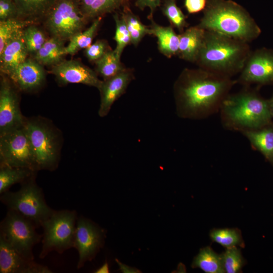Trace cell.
<instances>
[{
    "label": "cell",
    "mask_w": 273,
    "mask_h": 273,
    "mask_svg": "<svg viewBox=\"0 0 273 273\" xmlns=\"http://www.w3.org/2000/svg\"><path fill=\"white\" fill-rule=\"evenodd\" d=\"M46 17L53 37L62 40L70 39L82 31L86 19L77 0H56Z\"/></svg>",
    "instance_id": "9"
},
{
    "label": "cell",
    "mask_w": 273,
    "mask_h": 273,
    "mask_svg": "<svg viewBox=\"0 0 273 273\" xmlns=\"http://www.w3.org/2000/svg\"><path fill=\"white\" fill-rule=\"evenodd\" d=\"M219 112L223 127L240 132L260 128L272 123L268 100L250 86L230 93L223 101Z\"/></svg>",
    "instance_id": "2"
},
{
    "label": "cell",
    "mask_w": 273,
    "mask_h": 273,
    "mask_svg": "<svg viewBox=\"0 0 273 273\" xmlns=\"http://www.w3.org/2000/svg\"><path fill=\"white\" fill-rule=\"evenodd\" d=\"M108 265L106 263L104 264L100 269H99L97 271V272H108Z\"/></svg>",
    "instance_id": "40"
},
{
    "label": "cell",
    "mask_w": 273,
    "mask_h": 273,
    "mask_svg": "<svg viewBox=\"0 0 273 273\" xmlns=\"http://www.w3.org/2000/svg\"><path fill=\"white\" fill-rule=\"evenodd\" d=\"M62 84L81 83L100 88L103 81L90 68L76 60L61 61L50 71Z\"/></svg>",
    "instance_id": "14"
},
{
    "label": "cell",
    "mask_w": 273,
    "mask_h": 273,
    "mask_svg": "<svg viewBox=\"0 0 273 273\" xmlns=\"http://www.w3.org/2000/svg\"><path fill=\"white\" fill-rule=\"evenodd\" d=\"M97 0H77L80 8L83 15L90 6Z\"/></svg>",
    "instance_id": "39"
},
{
    "label": "cell",
    "mask_w": 273,
    "mask_h": 273,
    "mask_svg": "<svg viewBox=\"0 0 273 273\" xmlns=\"http://www.w3.org/2000/svg\"><path fill=\"white\" fill-rule=\"evenodd\" d=\"M105 236V230L95 222L83 216L78 217L73 245L78 253V269L95 257L103 246Z\"/></svg>",
    "instance_id": "11"
},
{
    "label": "cell",
    "mask_w": 273,
    "mask_h": 273,
    "mask_svg": "<svg viewBox=\"0 0 273 273\" xmlns=\"http://www.w3.org/2000/svg\"><path fill=\"white\" fill-rule=\"evenodd\" d=\"M162 0H136L135 4L141 10L148 7L152 16L156 9L160 6Z\"/></svg>",
    "instance_id": "38"
},
{
    "label": "cell",
    "mask_w": 273,
    "mask_h": 273,
    "mask_svg": "<svg viewBox=\"0 0 273 273\" xmlns=\"http://www.w3.org/2000/svg\"><path fill=\"white\" fill-rule=\"evenodd\" d=\"M36 171L30 169L1 166L0 167V194L9 191L13 185L25 181L34 176Z\"/></svg>",
    "instance_id": "25"
},
{
    "label": "cell",
    "mask_w": 273,
    "mask_h": 273,
    "mask_svg": "<svg viewBox=\"0 0 273 273\" xmlns=\"http://www.w3.org/2000/svg\"><path fill=\"white\" fill-rule=\"evenodd\" d=\"M0 161L1 166L37 171L24 125L0 135Z\"/></svg>",
    "instance_id": "10"
},
{
    "label": "cell",
    "mask_w": 273,
    "mask_h": 273,
    "mask_svg": "<svg viewBox=\"0 0 273 273\" xmlns=\"http://www.w3.org/2000/svg\"><path fill=\"white\" fill-rule=\"evenodd\" d=\"M106 44L103 40H98L85 49V55L90 61H97L107 52Z\"/></svg>",
    "instance_id": "35"
},
{
    "label": "cell",
    "mask_w": 273,
    "mask_h": 273,
    "mask_svg": "<svg viewBox=\"0 0 273 273\" xmlns=\"http://www.w3.org/2000/svg\"><path fill=\"white\" fill-rule=\"evenodd\" d=\"M120 57L114 51H107L97 61V70L105 80L110 78L125 69L120 63Z\"/></svg>",
    "instance_id": "27"
},
{
    "label": "cell",
    "mask_w": 273,
    "mask_h": 273,
    "mask_svg": "<svg viewBox=\"0 0 273 273\" xmlns=\"http://www.w3.org/2000/svg\"><path fill=\"white\" fill-rule=\"evenodd\" d=\"M77 215L75 211H54L41 226L43 230L39 257L52 251L62 253L73 247Z\"/></svg>",
    "instance_id": "6"
},
{
    "label": "cell",
    "mask_w": 273,
    "mask_h": 273,
    "mask_svg": "<svg viewBox=\"0 0 273 273\" xmlns=\"http://www.w3.org/2000/svg\"><path fill=\"white\" fill-rule=\"evenodd\" d=\"M24 38L28 52L36 53L47 40L43 32L35 26L23 30Z\"/></svg>",
    "instance_id": "34"
},
{
    "label": "cell",
    "mask_w": 273,
    "mask_h": 273,
    "mask_svg": "<svg viewBox=\"0 0 273 273\" xmlns=\"http://www.w3.org/2000/svg\"><path fill=\"white\" fill-rule=\"evenodd\" d=\"M237 83L232 77L201 68L186 70L176 86L178 115L203 119L219 112L222 103Z\"/></svg>",
    "instance_id": "1"
},
{
    "label": "cell",
    "mask_w": 273,
    "mask_h": 273,
    "mask_svg": "<svg viewBox=\"0 0 273 273\" xmlns=\"http://www.w3.org/2000/svg\"><path fill=\"white\" fill-rule=\"evenodd\" d=\"M193 268H199L206 273L225 272L221 255L217 254L210 247L201 248L194 258Z\"/></svg>",
    "instance_id": "23"
},
{
    "label": "cell",
    "mask_w": 273,
    "mask_h": 273,
    "mask_svg": "<svg viewBox=\"0 0 273 273\" xmlns=\"http://www.w3.org/2000/svg\"><path fill=\"white\" fill-rule=\"evenodd\" d=\"M24 126L32 149L37 170L55 169L59 162V148L55 131L40 120H26Z\"/></svg>",
    "instance_id": "8"
},
{
    "label": "cell",
    "mask_w": 273,
    "mask_h": 273,
    "mask_svg": "<svg viewBox=\"0 0 273 273\" xmlns=\"http://www.w3.org/2000/svg\"><path fill=\"white\" fill-rule=\"evenodd\" d=\"M56 0H14L18 16L36 19L46 16Z\"/></svg>",
    "instance_id": "24"
},
{
    "label": "cell",
    "mask_w": 273,
    "mask_h": 273,
    "mask_svg": "<svg viewBox=\"0 0 273 273\" xmlns=\"http://www.w3.org/2000/svg\"><path fill=\"white\" fill-rule=\"evenodd\" d=\"M121 16L125 20L129 32L130 42L134 46H136L146 34H150V28L144 25L128 7H124Z\"/></svg>",
    "instance_id": "28"
},
{
    "label": "cell",
    "mask_w": 273,
    "mask_h": 273,
    "mask_svg": "<svg viewBox=\"0 0 273 273\" xmlns=\"http://www.w3.org/2000/svg\"><path fill=\"white\" fill-rule=\"evenodd\" d=\"M269 106L270 110V112L272 115V117L273 118V95L271 96V97L268 99Z\"/></svg>",
    "instance_id": "41"
},
{
    "label": "cell",
    "mask_w": 273,
    "mask_h": 273,
    "mask_svg": "<svg viewBox=\"0 0 273 273\" xmlns=\"http://www.w3.org/2000/svg\"><path fill=\"white\" fill-rule=\"evenodd\" d=\"M1 273H50L47 266L29 259L0 237Z\"/></svg>",
    "instance_id": "15"
},
{
    "label": "cell",
    "mask_w": 273,
    "mask_h": 273,
    "mask_svg": "<svg viewBox=\"0 0 273 273\" xmlns=\"http://www.w3.org/2000/svg\"><path fill=\"white\" fill-rule=\"evenodd\" d=\"M101 18L96 19L90 26L84 31L74 35L70 39L68 45L65 47V55H73L79 50L88 47L92 42L96 32L101 22Z\"/></svg>",
    "instance_id": "26"
},
{
    "label": "cell",
    "mask_w": 273,
    "mask_h": 273,
    "mask_svg": "<svg viewBox=\"0 0 273 273\" xmlns=\"http://www.w3.org/2000/svg\"><path fill=\"white\" fill-rule=\"evenodd\" d=\"M25 121L16 92L9 81L3 78L0 87V135L23 126Z\"/></svg>",
    "instance_id": "13"
},
{
    "label": "cell",
    "mask_w": 273,
    "mask_h": 273,
    "mask_svg": "<svg viewBox=\"0 0 273 273\" xmlns=\"http://www.w3.org/2000/svg\"><path fill=\"white\" fill-rule=\"evenodd\" d=\"M121 1H128V0H121Z\"/></svg>",
    "instance_id": "42"
},
{
    "label": "cell",
    "mask_w": 273,
    "mask_h": 273,
    "mask_svg": "<svg viewBox=\"0 0 273 273\" xmlns=\"http://www.w3.org/2000/svg\"><path fill=\"white\" fill-rule=\"evenodd\" d=\"M131 79L130 73L124 70L104 80L99 89L101 99L98 112L100 117H105L108 114L114 102L124 93Z\"/></svg>",
    "instance_id": "16"
},
{
    "label": "cell",
    "mask_w": 273,
    "mask_h": 273,
    "mask_svg": "<svg viewBox=\"0 0 273 273\" xmlns=\"http://www.w3.org/2000/svg\"><path fill=\"white\" fill-rule=\"evenodd\" d=\"M162 11L173 26L183 32L187 25L186 18L176 5L175 0H165Z\"/></svg>",
    "instance_id": "32"
},
{
    "label": "cell",
    "mask_w": 273,
    "mask_h": 273,
    "mask_svg": "<svg viewBox=\"0 0 273 273\" xmlns=\"http://www.w3.org/2000/svg\"><path fill=\"white\" fill-rule=\"evenodd\" d=\"M198 26L247 43L258 38L261 32L247 11L230 0H207Z\"/></svg>",
    "instance_id": "3"
},
{
    "label": "cell",
    "mask_w": 273,
    "mask_h": 273,
    "mask_svg": "<svg viewBox=\"0 0 273 273\" xmlns=\"http://www.w3.org/2000/svg\"><path fill=\"white\" fill-rule=\"evenodd\" d=\"M30 21L11 18L0 21V52L19 32L24 30Z\"/></svg>",
    "instance_id": "29"
},
{
    "label": "cell",
    "mask_w": 273,
    "mask_h": 273,
    "mask_svg": "<svg viewBox=\"0 0 273 273\" xmlns=\"http://www.w3.org/2000/svg\"><path fill=\"white\" fill-rule=\"evenodd\" d=\"M116 23V31L114 39L116 42V47L114 51L120 57L125 47L131 41L129 32L125 20L121 16L114 15Z\"/></svg>",
    "instance_id": "33"
},
{
    "label": "cell",
    "mask_w": 273,
    "mask_h": 273,
    "mask_svg": "<svg viewBox=\"0 0 273 273\" xmlns=\"http://www.w3.org/2000/svg\"><path fill=\"white\" fill-rule=\"evenodd\" d=\"M18 17V10L14 0H0V21Z\"/></svg>",
    "instance_id": "36"
},
{
    "label": "cell",
    "mask_w": 273,
    "mask_h": 273,
    "mask_svg": "<svg viewBox=\"0 0 273 273\" xmlns=\"http://www.w3.org/2000/svg\"><path fill=\"white\" fill-rule=\"evenodd\" d=\"M31 220L18 212L8 210L0 224V237L4 238L26 258L34 260L33 247L42 240V235Z\"/></svg>",
    "instance_id": "7"
},
{
    "label": "cell",
    "mask_w": 273,
    "mask_h": 273,
    "mask_svg": "<svg viewBox=\"0 0 273 273\" xmlns=\"http://www.w3.org/2000/svg\"><path fill=\"white\" fill-rule=\"evenodd\" d=\"M27 50L23 30L14 36L0 52L1 71L8 77L26 60Z\"/></svg>",
    "instance_id": "18"
},
{
    "label": "cell",
    "mask_w": 273,
    "mask_h": 273,
    "mask_svg": "<svg viewBox=\"0 0 273 273\" xmlns=\"http://www.w3.org/2000/svg\"><path fill=\"white\" fill-rule=\"evenodd\" d=\"M0 199L8 210L14 211L33 221L37 228L54 212L47 204L42 190L33 176L21 183L16 192L9 190L1 194Z\"/></svg>",
    "instance_id": "5"
},
{
    "label": "cell",
    "mask_w": 273,
    "mask_h": 273,
    "mask_svg": "<svg viewBox=\"0 0 273 273\" xmlns=\"http://www.w3.org/2000/svg\"><path fill=\"white\" fill-rule=\"evenodd\" d=\"M251 146L273 163V123L260 128L241 132Z\"/></svg>",
    "instance_id": "20"
},
{
    "label": "cell",
    "mask_w": 273,
    "mask_h": 273,
    "mask_svg": "<svg viewBox=\"0 0 273 273\" xmlns=\"http://www.w3.org/2000/svg\"><path fill=\"white\" fill-rule=\"evenodd\" d=\"M206 30L197 26L189 28L179 35L177 55L181 59L196 62L203 47Z\"/></svg>",
    "instance_id": "19"
},
{
    "label": "cell",
    "mask_w": 273,
    "mask_h": 273,
    "mask_svg": "<svg viewBox=\"0 0 273 273\" xmlns=\"http://www.w3.org/2000/svg\"><path fill=\"white\" fill-rule=\"evenodd\" d=\"M207 0H185V6L190 14L204 10L206 6Z\"/></svg>",
    "instance_id": "37"
},
{
    "label": "cell",
    "mask_w": 273,
    "mask_h": 273,
    "mask_svg": "<svg viewBox=\"0 0 273 273\" xmlns=\"http://www.w3.org/2000/svg\"><path fill=\"white\" fill-rule=\"evenodd\" d=\"M236 82L244 86L273 84V50L251 51Z\"/></svg>",
    "instance_id": "12"
},
{
    "label": "cell",
    "mask_w": 273,
    "mask_h": 273,
    "mask_svg": "<svg viewBox=\"0 0 273 273\" xmlns=\"http://www.w3.org/2000/svg\"><path fill=\"white\" fill-rule=\"evenodd\" d=\"M150 28V34L158 39L160 51L167 57L177 54L179 48V35H177L170 26H162L152 20Z\"/></svg>",
    "instance_id": "21"
},
{
    "label": "cell",
    "mask_w": 273,
    "mask_h": 273,
    "mask_svg": "<svg viewBox=\"0 0 273 273\" xmlns=\"http://www.w3.org/2000/svg\"><path fill=\"white\" fill-rule=\"evenodd\" d=\"M9 77L21 89L28 91L42 85L45 79V73L42 65L37 61L26 59Z\"/></svg>",
    "instance_id": "17"
},
{
    "label": "cell",
    "mask_w": 273,
    "mask_h": 273,
    "mask_svg": "<svg viewBox=\"0 0 273 273\" xmlns=\"http://www.w3.org/2000/svg\"><path fill=\"white\" fill-rule=\"evenodd\" d=\"M251 51L249 43L206 30L197 63L201 68L232 77L240 73Z\"/></svg>",
    "instance_id": "4"
},
{
    "label": "cell",
    "mask_w": 273,
    "mask_h": 273,
    "mask_svg": "<svg viewBox=\"0 0 273 273\" xmlns=\"http://www.w3.org/2000/svg\"><path fill=\"white\" fill-rule=\"evenodd\" d=\"M211 239L225 248L242 246V238L240 232L235 229H217L210 233Z\"/></svg>",
    "instance_id": "30"
},
{
    "label": "cell",
    "mask_w": 273,
    "mask_h": 273,
    "mask_svg": "<svg viewBox=\"0 0 273 273\" xmlns=\"http://www.w3.org/2000/svg\"><path fill=\"white\" fill-rule=\"evenodd\" d=\"M63 40L55 37L48 39L35 53V60L41 65H55L65 55Z\"/></svg>",
    "instance_id": "22"
},
{
    "label": "cell",
    "mask_w": 273,
    "mask_h": 273,
    "mask_svg": "<svg viewBox=\"0 0 273 273\" xmlns=\"http://www.w3.org/2000/svg\"><path fill=\"white\" fill-rule=\"evenodd\" d=\"M225 272H239L244 264L240 250L237 247L226 248L221 254Z\"/></svg>",
    "instance_id": "31"
}]
</instances>
